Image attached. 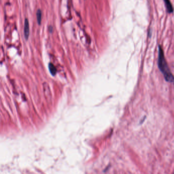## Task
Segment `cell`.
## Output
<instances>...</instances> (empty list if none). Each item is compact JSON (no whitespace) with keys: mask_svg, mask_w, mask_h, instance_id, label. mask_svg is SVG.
<instances>
[{"mask_svg":"<svg viewBox=\"0 0 174 174\" xmlns=\"http://www.w3.org/2000/svg\"><path fill=\"white\" fill-rule=\"evenodd\" d=\"M43 87H44V91L46 99L48 101H51L52 99V95H51V90L50 89L48 84L47 83H44Z\"/></svg>","mask_w":174,"mask_h":174,"instance_id":"obj_2","label":"cell"},{"mask_svg":"<svg viewBox=\"0 0 174 174\" xmlns=\"http://www.w3.org/2000/svg\"><path fill=\"white\" fill-rule=\"evenodd\" d=\"M37 20L39 25H40L41 23L42 20V12L41 9H38L36 12Z\"/></svg>","mask_w":174,"mask_h":174,"instance_id":"obj_5","label":"cell"},{"mask_svg":"<svg viewBox=\"0 0 174 174\" xmlns=\"http://www.w3.org/2000/svg\"><path fill=\"white\" fill-rule=\"evenodd\" d=\"M30 35V27H29V22L27 18H26L25 20L24 23V36L26 40H28Z\"/></svg>","mask_w":174,"mask_h":174,"instance_id":"obj_3","label":"cell"},{"mask_svg":"<svg viewBox=\"0 0 174 174\" xmlns=\"http://www.w3.org/2000/svg\"><path fill=\"white\" fill-rule=\"evenodd\" d=\"M166 10L168 13H172L174 12V8L170 0H163Z\"/></svg>","mask_w":174,"mask_h":174,"instance_id":"obj_4","label":"cell"},{"mask_svg":"<svg viewBox=\"0 0 174 174\" xmlns=\"http://www.w3.org/2000/svg\"><path fill=\"white\" fill-rule=\"evenodd\" d=\"M158 65L159 69L162 73L164 79L167 82L174 83V77L171 73L168 65L164 57V52L161 46L158 48Z\"/></svg>","mask_w":174,"mask_h":174,"instance_id":"obj_1","label":"cell"},{"mask_svg":"<svg viewBox=\"0 0 174 174\" xmlns=\"http://www.w3.org/2000/svg\"></svg>","mask_w":174,"mask_h":174,"instance_id":"obj_7","label":"cell"},{"mask_svg":"<svg viewBox=\"0 0 174 174\" xmlns=\"http://www.w3.org/2000/svg\"><path fill=\"white\" fill-rule=\"evenodd\" d=\"M49 67L50 71V73L52 74V75H55V74H56L57 70H56V69L55 66L52 63H50L49 65Z\"/></svg>","mask_w":174,"mask_h":174,"instance_id":"obj_6","label":"cell"}]
</instances>
